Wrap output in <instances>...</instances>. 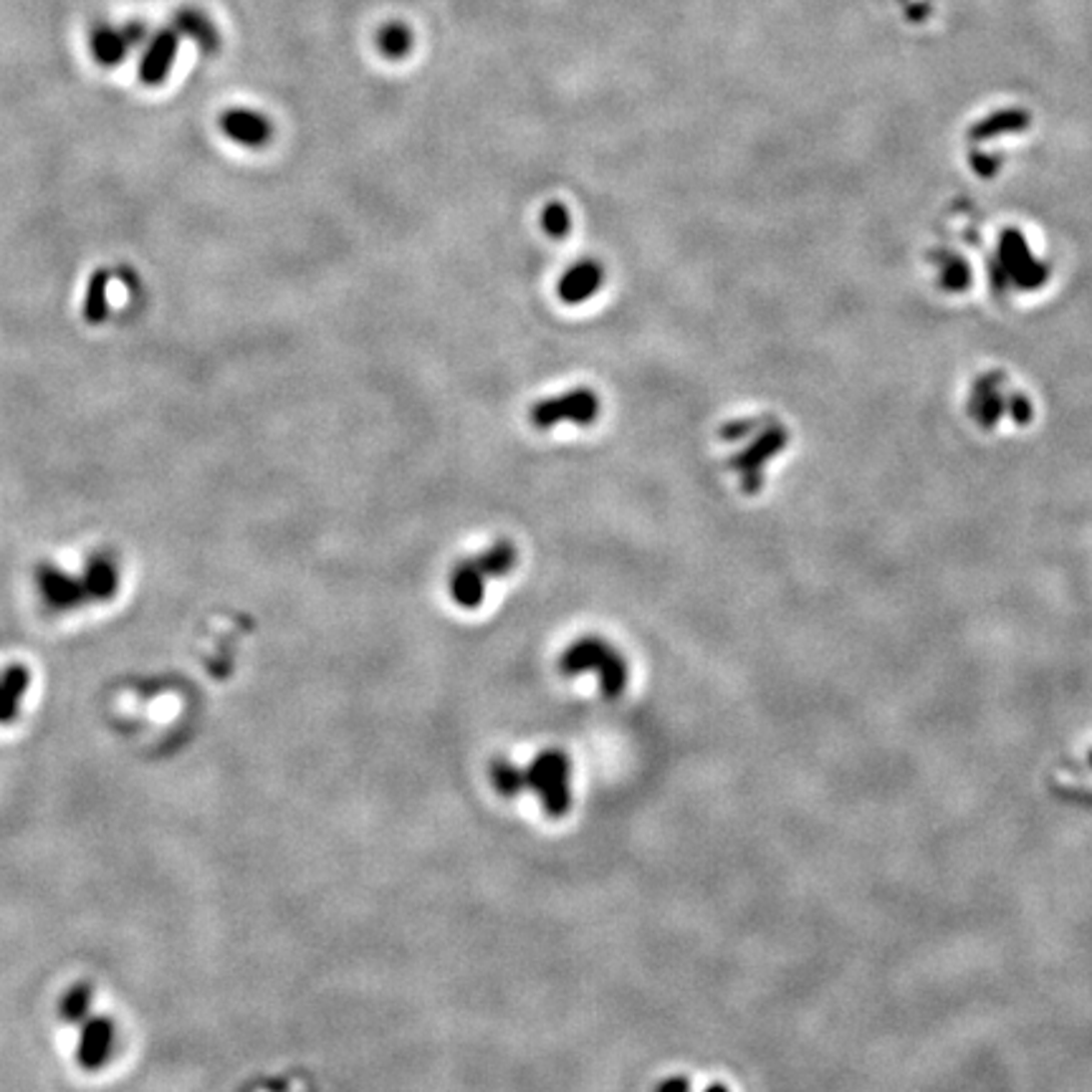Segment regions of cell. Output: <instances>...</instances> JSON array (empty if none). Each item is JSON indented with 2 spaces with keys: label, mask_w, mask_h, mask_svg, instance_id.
<instances>
[{
  "label": "cell",
  "mask_w": 1092,
  "mask_h": 1092,
  "mask_svg": "<svg viewBox=\"0 0 1092 1092\" xmlns=\"http://www.w3.org/2000/svg\"><path fill=\"white\" fill-rule=\"evenodd\" d=\"M559 671H562V676L569 678L592 673L597 678V683H600V693L605 698L622 696V691H625V686L630 681L625 658L617 653L615 645L597 638V635H584V638L574 640L559 655Z\"/></svg>",
  "instance_id": "6da1fadb"
},
{
  "label": "cell",
  "mask_w": 1092,
  "mask_h": 1092,
  "mask_svg": "<svg viewBox=\"0 0 1092 1092\" xmlns=\"http://www.w3.org/2000/svg\"><path fill=\"white\" fill-rule=\"evenodd\" d=\"M526 792L539 800L549 819L569 815L574 802V764L562 749H544L524 767Z\"/></svg>",
  "instance_id": "7a4b0ae2"
},
{
  "label": "cell",
  "mask_w": 1092,
  "mask_h": 1092,
  "mask_svg": "<svg viewBox=\"0 0 1092 1092\" xmlns=\"http://www.w3.org/2000/svg\"><path fill=\"white\" fill-rule=\"evenodd\" d=\"M597 415H600V397L590 387H577L564 392V395L546 397V400L534 402L529 412L531 422L539 430L554 427L564 420L577 422V425H592Z\"/></svg>",
  "instance_id": "3957f363"
},
{
  "label": "cell",
  "mask_w": 1092,
  "mask_h": 1092,
  "mask_svg": "<svg viewBox=\"0 0 1092 1092\" xmlns=\"http://www.w3.org/2000/svg\"><path fill=\"white\" fill-rule=\"evenodd\" d=\"M178 44L180 33L175 28H165V31H158L150 38V44H147V51L140 64L142 84H147V87H160L168 79L170 69L175 64V56H178Z\"/></svg>",
  "instance_id": "277c9868"
},
{
  "label": "cell",
  "mask_w": 1092,
  "mask_h": 1092,
  "mask_svg": "<svg viewBox=\"0 0 1092 1092\" xmlns=\"http://www.w3.org/2000/svg\"><path fill=\"white\" fill-rule=\"evenodd\" d=\"M221 130L228 140H233L241 147H251V150H259L266 147L273 137V127L266 120L264 114L251 112V109H231L221 117Z\"/></svg>",
  "instance_id": "5b68a950"
},
{
  "label": "cell",
  "mask_w": 1092,
  "mask_h": 1092,
  "mask_svg": "<svg viewBox=\"0 0 1092 1092\" xmlns=\"http://www.w3.org/2000/svg\"><path fill=\"white\" fill-rule=\"evenodd\" d=\"M602 278H605L602 266L595 259H582L564 271L557 283V293L564 303L577 306V303L587 301V298L600 291Z\"/></svg>",
  "instance_id": "8992f818"
},
{
  "label": "cell",
  "mask_w": 1092,
  "mask_h": 1092,
  "mask_svg": "<svg viewBox=\"0 0 1092 1092\" xmlns=\"http://www.w3.org/2000/svg\"><path fill=\"white\" fill-rule=\"evenodd\" d=\"M486 574L473 564V559H465L450 574V597L460 610H478L486 597Z\"/></svg>",
  "instance_id": "52a82bcc"
},
{
  "label": "cell",
  "mask_w": 1092,
  "mask_h": 1092,
  "mask_svg": "<svg viewBox=\"0 0 1092 1092\" xmlns=\"http://www.w3.org/2000/svg\"><path fill=\"white\" fill-rule=\"evenodd\" d=\"M130 41L122 33V28L112 26H97L92 31V54L94 61L99 66H120L125 61V56L130 54Z\"/></svg>",
  "instance_id": "ba28073f"
},
{
  "label": "cell",
  "mask_w": 1092,
  "mask_h": 1092,
  "mask_svg": "<svg viewBox=\"0 0 1092 1092\" xmlns=\"http://www.w3.org/2000/svg\"><path fill=\"white\" fill-rule=\"evenodd\" d=\"M175 31L183 33V36L193 38L195 44H198V49L206 51V54H213V51H218V31L216 26H213L211 21H208L203 13L193 11V8H188V11H180L178 16H175Z\"/></svg>",
  "instance_id": "9c48e42d"
},
{
  "label": "cell",
  "mask_w": 1092,
  "mask_h": 1092,
  "mask_svg": "<svg viewBox=\"0 0 1092 1092\" xmlns=\"http://www.w3.org/2000/svg\"><path fill=\"white\" fill-rule=\"evenodd\" d=\"M516 546L511 544V541L501 539L496 541L493 546H488L486 552H481L478 557H473V564H476L478 569H481L483 574H486V579H496V577H506V574L514 572L516 567Z\"/></svg>",
  "instance_id": "30bf717a"
},
{
  "label": "cell",
  "mask_w": 1092,
  "mask_h": 1092,
  "mask_svg": "<svg viewBox=\"0 0 1092 1092\" xmlns=\"http://www.w3.org/2000/svg\"><path fill=\"white\" fill-rule=\"evenodd\" d=\"M107 288H109V273L107 271H94L92 278L87 283V296H84V319L89 324H99V321L107 319L109 314V301H107Z\"/></svg>",
  "instance_id": "8fae6325"
},
{
  "label": "cell",
  "mask_w": 1092,
  "mask_h": 1092,
  "mask_svg": "<svg viewBox=\"0 0 1092 1092\" xmlns=\"http://www.w3.org/2000/svg\"><path fill=\"white\" fill-rule=\"evenodd\" d=\"M491 785L506 800H514L521 792H526L524 787V767L509 762V759H496L491 764Z\"/></svg>",
  "instance_id": "7c38bea8"
},
{
  "label": "cell",
  "mask_w": 1092,
  "mask_h": 1092,
  "mask_svg": "<svg viewBox=\"0 0 1092 1092\" xmlns=\"http://www.w3.org/2000/svg\"><path fill=\"white\" fill-rule=\"evenodd\" d=\"M26 686H28V673L23 671V666L8 668V671L0 676V719H11L18 701H21L23 693H26Z\"/></svg>",
  "instance_id": "4fadbf2b"
},
{
  "label": "cell",
  "mask_w": 1092,
  "mask_h": 1092,
  "mask_svg": "<svg viewBox=\"0 0 1092 1092\" xmlns=\"http://www.w3.org/2000/svg\"><path fill=\"white\" fill-rule=\"evenodd\" d=\"M377 49L379 54L387 56V59L397 61L402 56L410 54L412 49V31L405 23H387L382 31L377 33Z\"/></svg>",
  "instance_id": "5bb4252c"
},
{
  "label": "cell",
  "mask_w": 1092,
  "mask_h": 1092,
  "mask_svg": "<svg viewBox=\"0 0 1092 1092\" xmlns=\"http://www.w3.org/2000/svg\"><path fill=\"white\" fill-rule=\"evenodd\" d=\"M541 228L552 239H564L572 231V213H569V208L564 203H549L541 211Z\"/></svg>",
  "instance_id": "9a60e30c"
},
{
  "label": "cell",
  "mask_w": 1092,
  "mask_h": 1092,
  "mask_svg": "<svg viewBox=\"0 0 1092 1092\" xmlns=\"http://www.w3.org/2000/svg\"><path fill=\"white\" fill-rule=\"evenodd\" d=\"M109 1044H112V1024L94 1022L87 1029V1044H84V1057H87V1062L104 1060L109 1052Z\"/></svg>",
  "instance_id": "2e32d148"
},
{
  "label": "cell",
  "mask_w": 1092,
  "mask_h": 1092,
  "mask_svg": "<svg viewBox=\"0 0 1092 1092\" xmlns=\"http://www.w3.org/2000/svg\"><path fill=\"white\" fill-rule=\"evenodd\" d=\"M122 33L127 36V41H130V46L135 49V46L145 44V38H147V26L140 21H132L127 23V26H122Z\"/></svg>",
  "instance_id": "e0dca14e"
},
{
  "label": "cell",
  "mask_w": 1092,
  "mask_h": 1092,
  "mask_svg": "<svg viewBox=\"0 0 1092 1092\" xmlns=\"http://www.w3.org/2000/svg\"><path fill=\"white\" fill-rule=\"evenodd\" d=\"M658 1092H691V1082L683 1080V1077H668V1080L658 1087Z\"/></svg>",
  "instance_id": "ac0fdd59"
},
{
  "label": "cell",
  "mask_w": 1092,
  "mask_h": 1092,
  "mask_svg": "<svg viewBox=\"0 0 1092 1092\" xmlns=\"http://www.w3.org/2000/svg\"><path fill=\"white\" fill-rule=\"evenodd\" d=\"M706 1092H726V1090H724V1087H711V1090H706Z\"/></svg>",
  "instance_id": "d6986e66"
}]
</instances>
